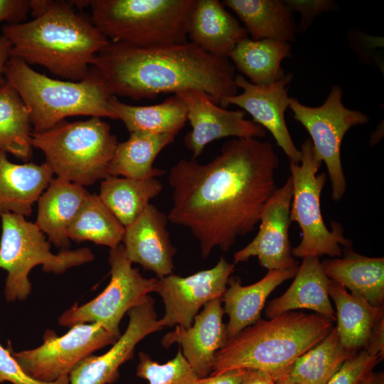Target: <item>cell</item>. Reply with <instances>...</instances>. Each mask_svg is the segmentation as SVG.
<instances>
[{"label":"cell","mask_w":384,"mask_h":384,"mask_svg":"<svg viewBox=\"0 0 384 384\" xmlns=\"http://www.w3.org/2000/svg\"><path fill=\"white\" fill-rule=\"evenodd\" d=\"M279 159L272 144L256 138L226 141L206 164L180 159L170 169V223L187 228L203 258L215 247L228 251L238 237L252 233L277 189Z\"/></svg>","instance_id":"1"},{"label":"cell","mask_w":384,"mask_h":384,"mask_svg":"<svg viewBox=\"0 0 384 384\" xmlns=\"http://www.w3.org/2000/svg\"><path fill=\"white\" fill-rule=\"evenodd\" d=\"M91 66L112 95L134 100L195 90L220 105L238 91L228 58L212 55L191 41L149 48L110 42Z\"/></svg>","instance_id":"2"},{"label":"cell","mask_w":384,"mask_h":384,"mask_svg":"<svg viewBox=\"0 0 384 384\" xmlns=\"http://www.w3.org/2000/svg\"><path fill=\"white\" fill-rule=\"evenodd\" d=\"M2 35L11 45V57L71 81L86 78L96 55L110 43L91 18L78 14L65 1H53L31 21L4 26Z\"/></svg>","instance_id":"3"},{"label":"cell","mask_w":384,"mask_h":384,"mask_svg":"<svg viewBox=\"0 0 384 384\" xmlns=\"http://www.w3.org/2000/svg\"><path fill=\"white\" fill-rule=\"evenodd\" d=\"M333 321L319 314L287 311L260 319L227 340L216 353L213 371L235 369L265 370L274 375L323 340Z\"/></svg>","instance_id":"4"},{"label":"cell","mask_w":384,"mask_h":384,"mask_svg":"<svg viewBox=\"0 0 384 384\" xmlns=\"http://www.w3.org/2000/svg\"><path fill=\"white\" fill-rule=\"evenodd\" d=\"M4 78L26 105L33 132L48 130L72 116L115 119L109 103L112 95L92 68L82 80H62L38 73L21 60L10 57Z\"/></svg>","instance_id":"5"},{"label":"cell","mask_w":384,"mask_h":384,"mask_svg":"<svg viewBox=\"0 0 384 384\" xmlns=\"http://www.w3.org/2000/svg\"><path fill=\"white\" fill-rule=\"evenodd\" d=\"M196 0H92L91 20L113 43L149 48L187 41Z\"/></svg>","instance_id":"6"},{"label":"cell","mask_w":384,"mask_h":384,"mask_svg":"<svg viewBox=\"0 0 384 384\" xmlns=\"http://www.w3.org/2000/svg\"><path fill=\"white\" fill-rule=\"evenodd\" d=\"M118 144L110 124L100 117L65 120L51 129L33 132L31 144L45 155L57 177L82 186L108 176V166Z\"/></svg>","instance_id":"7"},{"label":"cell","mask_w":384,"mask_h":384,"mask_svg":"<svg viewBox=\"0 0 384 384\" xmlns=\"http://www.w3.org/2000/svg\"><path fill=\"white\" fill-rule=\"evenodd\" d=\"M1 220L0 269L7 272L4 296L9 302H22L30 295L28 274L33 267L41 265L46 272L61 274L95 258L88 247L51 252L45 235L23 216L7 213Z\"/></svg>","instance_id":"8"},{"label":"cell","mask_w":384,"mask_h":384,"mask_svg":"<svg viewBox=\"0 0 384 384\" xmlns=\"http://www.w3.org/2000/svg\"><path fill=\"white\" fill-rule=\"evenodd\" d=\"M302 159L299 164L289 163L292 181L291 222H296L302 231L299 244L292 248V255L299 258L342 256L343 247H351L352 242L343 235L341 225L331 222V230L324 223L321 210V194L326 174H317L321 161L317 157L310 139L302 144Z\"/></svg>","instance_id":"9"},{"label":"cell","mask_w":384,"mask_h":384,"mask_svg":"<svg viewBox=\"0 0 384 384\" xmlns=\"http://www.w3.org/2000/svg\"><path fill=\"white\" fill-rule=\"evenodd\" d=\"M108 262L111 279L106 288L84 304H74L60 316L59 325L70 328L94 323L119 337V323L124 315L143 303L149 294L156 292L158 278L144 277L133 267L123 245L110 249Z\"/></svg>","instance_id":"10"},{"label":"cell","mask_w":384,"mask_h":384,"mask_svg":"<svg viewBox=\"0 0 384 384\" xmlns=\"http://www.w3.org/2000/svg\"><path fill=\"white\" fill-rule=\"evenodd\" d=\"M342 97V88L334 85L319 107L306 106L291 97L288 105L294 119L309 132L317 157L326 164L335 201L343 198L347 186L341 156L343 139L351 128L369 121L366 114L345 107Z\"/></svg>","instance_id":"11"},{"label":"cell","mask_w":384,"mask_h":384,"mask_svg":"<svg viewBox=\"0 0 384 384\" xmlns=\"http://www.w3.org/2000/svg\"><path fill=\"white\" fill-rule=\"evenodd\" d=\"M119 338L100 325L94 323L79 324L70 328L63 336L47 330L43 343L33 349L13 351L14 358L30 377L43 382H53L68 375L82 359Z\"/></svg>","instance_id":"12"},{"label":"cell","mask_w":384,"mask_h":384,"mask_svg":"<svg viewBox=\"0 0 384 384\" xmlns=\"http://www.w3.org/2000/svg\"><path fill=\"white\" fill-rule=\"evenodd\" d=\"M235 265L221 257L210 269L187 277L171 274L158 279L156 292L161 297L165 313L160 319L164 326L189 328L202 306L222 299Z\"/></svg>","instance_id":"13"},{"label":"cell","mask_w":384,"mask_h":384,"mask_svg":"<svg viewBox=\"0 0 384 384\" xmlns=\"http://www.w3.org/2000/svg\"><path fill=\"white\" fill-rule=\"evenodd\" d=\"M175 95L186 107L191 129L184 137V144L192 159L198 157L207 144L222 138L260 139L266 135L262 127L245 118V112L223 108L203 92L191 90Z\"/></svg>","instance_id":"14"},{"label":"cell","mask_w":384,"mask_h":384,"mask_svg":"<svg viewBox=\"0 0 384 384\" xmlns=\"http://www.w3.org/2000/svg\"><path fill=\"white\" fill-rule=\"evenodd\" d=\"M292 181L289 176L266 203L260 218L259 231L255 238L233 255L234 262L258 258L267 270H282L297 267L289 238Z\"/></svg>","instance_id":"15"},{"label":"cell","mask_w":384,"mask_h":384,"mask_svg":"<svg viewBox=\"0 0 384 384\" xmlns=\"http://www.w3.org/2000/svg\"><path fill=\"white\" fill-rule=\"evenodd\" d=\"M292 78V74L287 73L275 82L255 85L242 75H235V85L242 92L225 98L220 106L226 108L234 105L249 113L253 122L271 133L289 163L299 164L302 152L294 143L285 121L289 100V85Z\"/></svg>","instance_id":"16"},{"label":"cell","mask_w":384,"mask_h":384,"mask_svg":"<svg viewBox=\"0 0 384 384\" xmlns=\"http://www.w3.org/2000/svg\"><path fill=\"white\" fill-rule=\"evenodd\" d=\"M127 327L109 351L90 355L70 372L69 384H111L119 377V367L130 360L136 346L148 335L163 329L151 297L128 311Z\"/></svg>","instance_id":"17"},{"label":"cell","mask_w":384,"mask_h":384,"mask_svg":"<svg viewBox=\"0 0 384 384\" xmlns=\"http://www.w3.org/2000/svg\"><path fill=\"white\" fill-rule=\"evenodd\" d=\"M223 314L221 299H213L195 316L189 328L176 326L163 337L161 343L167 348L177 343L194 373L206 377L213 371L216 353L228 340Z\"/></svg>","instance_id":"18"},{"label":"cell","mask_w":384,"mask_h":384,"mask_svg":"<svg viewBox=\"0 0 384 384\" xmlns=\"http://www.w3.org/2000/svg\"><path fill=\"white\" fill-rule=\"evenodd\" d=\"M167 215L149 204L128 226L122 238L128 259L144 270L155 273L158 279L173 273V246L166 225Z\"/></svg>","instance_id":"19"},{"label":"cell","mask_w":384,"mask_h":384,"mask_svg":"<svg viewBox=\"0 0 384 384\" xmlns=\"http://www.w3.org/2000/svg\"><path fill=\"white\" fill-rule=\"evenodd\" d=\"M187 35L203 51L223 58L248 37L246 28L218 0H196Z\"/></svg>","instance_id":"20"},{"label":"cell","mask_w":384,"mask_h":384,"mask_svg":"<svg viewBox=\"0 0 384 384\" xmlns=\"http://www.w3.org/2000/svg\"><path fill=\"white\" fill-rule=\"evenodd\" d=\"M287 290L270 302L265 309L268 319L299 309H310L331 321L336 312L330 302V279L324 273L319 257H305Z\"/></svg>","instance_id":"21"},{"label":"cell","mask_w":384,"mask_h":384,"mask_svg":"<svg viewBox=\"0 0 384 384\" xmlns=\"http://www.w3.org/2000/svg\"><path fill=\"white\" fill-rule=\"evenodd\" d=\"M53 174L46 162L17 164L0 154V218L7 213L28 217Z\"/></svg>","instance_id":"22"},{"label":"cell","mask_w":384,"mask_h":384,"mask_svg":"<svg viewBox=\"0 0 384 384\" xmlns=\"http://www.w3.org/2000/svg\"><path fill=\"white\" fill-rule=\"evenodd\" d=\"M298 267L268 270L260 280L247 286H242L240 278H229V287L221 299L224 313L229 316L226 325L228 339L260 319L267 298L282 282L294 278Z\"/></svg>","instance_id":"23"},{"label":"cell","mask_w":384,"mask_h":384,"mask_svg":"<svg viewBox=\"0 0 384 384\" xmlns=\"http://www.w3.org/2000/svg\"><path fill=\"white\" fill-rule=\"evenodd\" d=\"M88 195L84 186L58 177L52 178L38 201L35 224L50 242L66 248L70 245L69 227Z\"/></svg>","instance_id":"24"},{"label":"cell","mask_w":384,"mask_h":384,"mask_svg":"<svg viewBox=\"0 0 384 384\" xmlns=\"http://www.w3.org/2000/svg\"><path fill=\"white\" fill-rule=\"evenodd\" d=\"M329 292L336 305V328L342 345L353 354L366 350L373 328L384 319L383 306L370 304L360 294L348 292L331 280Z\"/></svg>","instance_id":"25"},{"label":"cell","mask_w":384,"mask_h":384,"mask_svg":"<svg viewBox=\"0 0 384 384\" xmlns=\"http://www.w3.org/2000/svg\"><path fill=\"white\" fill-rule=\"evenodd\" d=\"M342 253V257L321 262L328 278L360 294L370 304L383 306L384 258L366 257L351 247H343Z\"/></svg>","instance_id":"26"},{"label":"cell","mask_w":384,"mask_h":384,"mask_svg":"<svg viewBox=\"0 0 384 384\" xmlns=\"http://www.w3.org/2000/svg\"><path fill=\"white\" fill-rule=\"evenodd\" d=\"M245 26L251 39H271L292 43L297 27L292 11L280 0H224Z\"/></svg>","instance_id":"27"},{"label":"cell","mask_w":384,"mask_h":384,"mask_svg":"<svg viewBox=\"0 0 384 384\" xmlns=\"http://www.w3.org/2000/svg\"><path fill=\"white\" fill-rule=\"evenodd\" d=\"M109 103L115 119H120L130 133L176 136L187 122L186 105L176 95L161 103L146 106L129 105L114 95L110 97Z\"/></svg>","instance_id":"28"},{"label":"cell","mask_w":384,"mask_h":384,"mask_svg":"<svg viewBox=\"0 0 384 384\" xmlns=\"http://www.w3.org/2000/svg\"><path fill=\"white\" fill-rule=\"evenodd\" d=\"M175 137L169 134L130 133L126 141L117 144L108 166V176L145 179L162 176L165 171L154 167V161Z\"/></svg>","instance_id":"29"},{"label":"cell","mask_w":384,"mask_h":384,"mask_svg":"<svg viewBox=\"0 0 384 384\" xmlns=\"http://www.w3.org/2000/svg\"><path fill=\"white\" fill-rule=\"evenodd\" d=\"M291 43L248 37L240 41L228 54L235 67L251 83L268 85L280 80L285 72L282 61L292 56Z\"/></svg>","instance_id":"30"},{"label":"cell","mask_w":384,"mask_h":384,"mask_svg":"<svg viewBox=\"0 0 384 384\" xmlns=\"http://www.w3.org/2000/svg\"><path fill=\"white\" fill-rule=\"evenodd\" d=\"M162 189L163 185L157 178L134 179L110 176L102 179L99 196L118 220L127 227Z\"/></svg>","instance_id":"31"},{"label":"cell","mask_w":384,"mask_h":384,"mask_svg":"<svg viewBox=\"0 0 384 384\" xmlns=\"http://www.w3.org/2000/svg\"><path fill=\"white\" fill-rule=\"evenodd\" d=\"M353 355L343 347L336 328L333 327L323 340L280 373L298 384H326Z\"/></svg>","instance_id":"32"},{"label":"cell","mask_w":384,"mask_h":384,"mask_svg":"<svg viewBox=\"0 0 384 384\" xmlns=\"http://www.w3.org/2000/svg\"><path fill=\"white\" fill-rule=\"evenodd\" d=\"M31 127L26 105L6 80L0 86V154L28 161L32 156Z\"/></svg>","instance_id":"33"},{"label":"cell","mask_w":384,"mask_h":384,"mask_svg":"<svg viewBox=\"0 0 384 384\" xmlns=\"http://www.w3.org/2000/svg\"><path fill=\"white\" fill-rule=\"evenodd\" d=\"M125 227L102 202L99 195L89 193L70 224V240L91 241L115 248L122 241Z\"/></svg>","instance_id":"34"},{"label":"cell","mask_w":384,"mask_h":384,"mask_svg":"<svg viewBox=\"0 0 384 384\" xmlns=\"http://www.w3.org/2000/svg\"><path fill=\"white\" fill-rule=\"evenodd\" d=\"M136 375L147 380L149 384H196L198 379L183 357L181 348L174 358L164 364L140 352Z\"/></svg>","instance_id":"35"},{"label":"cell","mask_w":384,"mask_h":384,"mask_svg":"<svg viewBox=\"0 0 384 384\" xmlns=\"http://www.w3.org/2000/svg\"><path fill=\"white\" fill-rule=\"evenodd\" d=\"M381 359L361 350L347 359L326 384H358Z\"/></svg>","instance_id":"36"},{"label":"cell","mask_w":384,"mask_h":384,"mask_svg":"<svg viewBox=\"0 0 384 384\" xmlns=\"http://www.w3.org/2000/svg\"><path fill=\"white\" fill-rule=\"evenodd\" d=\"M69 384V376L65 375L53 382H43L27 375L11 356L9 346L4 348L0 344V384Z\"/></svg>","instance_id":"37"},{"label":"cell","mask_w":384,"mask_h":384,"mask_svg":"<svg viewBox=\"0 0 384 384\" xmlns=\"http://www.w3.org/2000/svg\"><path fill=\"white\" fill-rule=\"evenodd\" d=\"M284 2L292 11H297L301 14L297 33L304 31L316 16L331 10L334 6L329 0H287Z\"/></svg>","instance_id":"38"},{"label":"cell","mask_w":384,"mask_h":384,"mask_svg":"<svg viewBox=\"0 0 384 384\" xmlns=\"http://www.w3.org/2000/svg\"><path fill=\"white\" fill-rule=\"evenodd\" d=\"M30 9V0H0V23H21Z\"/></svg>","instance_id":"39"},{"label":"cell","mask_w":384,"mask_h":384,"mask_svg":"<svg viewBox=\"0 0 384 384\" xmlns=\"http://www.w3.org/2000/svg\"><path fill=\"white\" fill-rule=\"evenodd\" d=\"M245 369H235L198 378L196 384H240Z\"/></svg>","instance_id":"40"},{"label":"cell","mask_w":384,"mask_h":384,"mask_svg":"<svg viewBox=\"0 0 384 384\" xmlns=\"http://www.w3.org/2000/svg\"><path fill=\"white\" fill-rule=\"evenodd\" d=\"M370 354L379 357L384 356V319L380 320L373 328L367 348Z\"/></svg>","instance_id":"41"},{"label":"cell","mask_w":384,"mask_h":384,"mask_svg":"<svg viewBox=\"0 0 384 384\" xmlns=\"http://www.w3.org/2000/svg\"><path fill=\"white\" fill-rule=\"evenodd\" d=\"M240 384H275V378L268 371L245 369Z\"/></svg>","instance_id":"42"},{"label":"cell","mask_w":384,"mask_h":384,"mask_svg":"<svg viewBox=\"0 0 384 384\" xmlns=\"http://www.w3.org/2000/svg\"><path fill=\"white\" fill-rule=\"evenodd\" d=\"M11 45L3 35L0 36V86L5 82L4 69L8 60L11 57Z\"/></svg>","instance_id":"43"},{"label":"cell","mask_w":384,"mask_h":384,"mask_svg":"<svg viewBox=\"0 0 384 384\" xmlns=\"http://www.w3.org/2000/svg\"><path fill=\"white\" fill-rule=\"evenodd\" d=\"M275 378V384H298L289 378H288L285 375L279 373L274 375Z\"/></svg>","instance_id":"44"},{"label":"cell","mask_w":384,"mask_h":384,"mask_svg":"<svg viewBox=\"0 0 384 384\" xmlns=\"http://www.w3.org/2000/svg\"><path fill=\"white\" fill-rule=\"evenodd\" d=\"M370 384H384L383 373H374Z\"/></svg>","instance_id":"45"},{"label":"cell","mask_w":384,"mask_h":384,"mask_svg":"<svg viewBox=\"0 0 384 384\" xmlns=\"http://www.w3.org/2000/svg\"><path fill=\"white\" fill-rule=\"evenodd\" d=\"M373 373V371L368 373L358 383V384H370Z\"/></svg>","instance_id":"46"}]
</instances>
